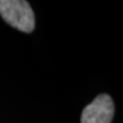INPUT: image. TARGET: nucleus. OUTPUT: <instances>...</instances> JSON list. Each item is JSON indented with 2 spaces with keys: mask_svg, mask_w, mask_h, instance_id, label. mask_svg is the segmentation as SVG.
Wrapping results in <instances>:
<instances>
[{
  "mask_svg": "<svg viewBox=\"0 0 123 123\" xmlns=\"http://www.w3.org/2000/svg\"><path fill=\"white\" fill-rule=\"evenodd\" d=\"M0 15L7 24L25 33L35 27V18L30 4L24 0H0Z\"/></svg>",
  "mask_w": 123,
  "mask_h": 123,
  "instance_id": "1",
  "label": "nucleus"
},
{
  "mask_svg": "<svg viewBox=\"0 0 123 123\" xmlns=\"http://www.w3.org/2000/svg\"><path fill=\"white\" fill-rule=\"evenodd\" d=\"M114 116V103L108 94H99L84 108L81 123H111Z\"/></svg>",
  "mask_w": 123,
  "mask_h": 123,
  "instance_id": "2",
  "label": "nucleus"
}]
</instances>
